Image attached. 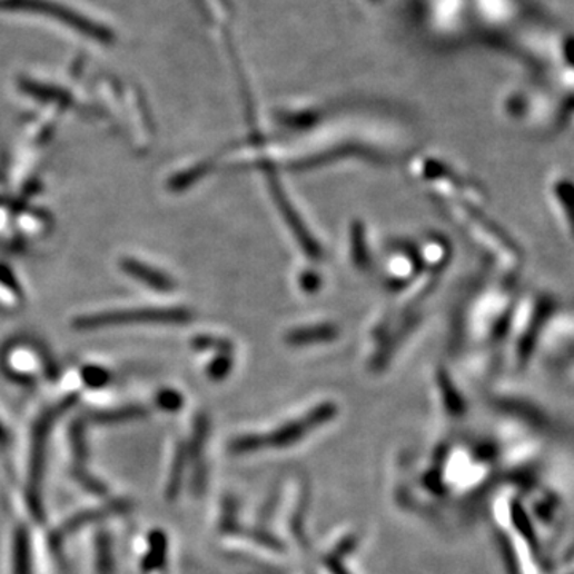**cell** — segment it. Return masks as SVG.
<instances>
[{
	"instance_id": "cell-1",
	"label": "cell",
	"mask_w": 574,
	"mask_h": 574,
	"mask_svg": "<svg viewBox=\"0 0 574 574\" xmlns=\"http://www.w3.org/2000/svg\"><path fill=\"white\" fill-rule=\"evenodd\" d=\"M0 9L31 10L36 17L68 24L69 31L90 37L93 42L106 43L112 37L105 23L87 17L79 7L69 6L61 0H0Z\"/></svg>"
},
{
	"instance_id": "cell-2",
	"label": "cell",
	"mask_w": 574,
	"mask_h": 574,
	"mask_svg": "<svg viewBox=\"0 0 574 574\" xmlns=\"http://www.w3.org/2000/svg\"><path fill=\"white\" fill-rule=\"evenodd\" d=\"M187 315L180 310H123L85 315L73 321L77 329H99V327L125 326V324L182 323Z\"/></svg>"
},
{
	"instance_id": "cell-3",
	"label": "cell",
	"mask_w": 574,
	"mask_h": 574,
	"mask_svg": "<svg viewBox=\"0 0 574 574\" xmlns=\"http://www.w3.org/2000/svg\"><path fill=\"white\" fill-rule=\"evenodd\" d=\"M120 267L125 274L130 275L131 278L138 279L139 283H144L146 286L152 287V289H171L172 285L171 281H169L168 276L154 270L149 265L139 263V260L128 259L127 257V259L121 260Z\"/></svg>"
},
{
	"instance_id": "cell-4",
	"label": "cell",
	"mask_w": 574,
	"mask_h": 574,
	"mask_svg": "<svg viewBox=\"0 0 574 574\" xmlns=\"http://www.w3.org/2000/svg\"><path fill=\"white\" fill-rule=\"evenodd\" d=\"M204 10V14L216 34L226 37L228 31V7L227 0H195Z\"/></svg>"
},
{
	"instance_id": "cell-5",
	"label": "cell",
	"mask_w": 574,
	"mask_h": 574,
	"mask_svg": "<svg viewBox=\"0 0 574 574\" xmlns=\"http://www.w3.org/2000/svg\"><path fill=\"white\" fill-rule=\"evenodd\" d=\"M0 290L3 294V300L9 305H18L23 301V294H21L20 286H18L17 279L10 274L9 268L0 265Z\"/></svg>"
},
{
	"instance_id": "cell-6",
	"label": "cell",
	"mask_w": 574,
	"mask_h": 574,
	"mask_svg": "<svg viewBox=\"0 0 574 574\" xmlns=\"http://www.w3.org/2000/svg\"><path fill=\"white\" fill-rule=\"evenodd\" d=\"M82 378L87 385L99 388V386H105L109 382V374L108 370L101 369V367L88 366L83 367Z\"/></svg>"
}]
</instances>
